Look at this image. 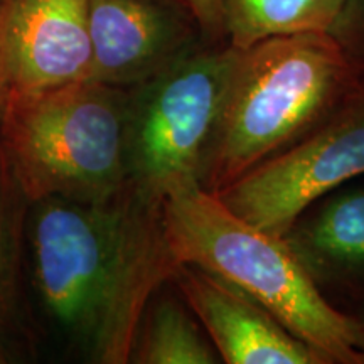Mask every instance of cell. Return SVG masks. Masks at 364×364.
<instances>
[{
  "instance_id": "cell-1",
  "label": "cell",
  "mask_w": 364,
  "mask_h": 364,
  "mask_svg": "<svg viewBox=\"0 0 364 364\" xmlns=\"http://www.w3.org/2000/svg\"><path fill=\"white\" fill-rule=\"evenodd\" d=\"M29 248L34 290L54 324L93 363H130L145 309L177 268L162 201L130 184L102 203L41 199Z\"/></svg>"
},
{
  "instance_id": "cell-2",
  "label": "cell",
  "mask_w": 364,
  "mask_h": 364,
  "mask_svg": "<svg viewBox=\"0 0 364 364\" xmlns=\"http://www.w3.org/2000/svg\"><path fill=\"white\" fill-rule=\"evenodd\" d=\"M162 220L177 265L233 285L326 363H364V327L327 302L284 236L245 221L201 184L167 194Z\"/></svg>"
},
{
  "instance_id": "cell-3",
  "label": "cell",
  "mask_w": 364,
  "mask_h": 364,
  "mask_svg": "<svg viewBox=\"0 0 364 364\" xmlns=\"http://www.w3.org/2000/svg\"><path fill=\"white\" fill-rule=\"evenodd\" d=\"M353 68L329 33L270 38L240 49L201 186L218 193L279 156L351 102Z\"/></svg>"
},
{
  "instance_id": "cell-4",
  "label": "cell",
  "mask_w": 364,
  "mask_h": 364,
  "mask_svg": "<svg viewBox=\"0 0 364 364\" xmlns=\"http://www.w3.org/2000/svg\"><path fill=\"white\" fill-rule=\"evenodd\" d=\"M127 88L78 81L2 100L0 169L31 204L112 199L129 184Z\"/></svg>"
},
{
  "instance_id": "cell-5",
  "label": "cell",
  "mask_w": 364,
  "mask_h": 364,
  "mask_svg": "<svg viewBox=\"0 0 364 364\" xmlns=\"http://www.w3.org/2000/svg\"><path fill=\"white\" fill-rule=\"evenodd\" d=\"M240 49H189L129 88V184L162 201L201 184L206 152L225 107Z\"/></svg>"
},
{
  "instance_id": "cell-6",
  "label": "cell",
  "mask_w": 364,
  "mask_h": 364,
  "mask_svg": "<svg viewBox=\"0 0 364 364\" xmlns=\"http://www.w3.org/2000/svg\"><path fill=\"white\" fill-rule=\"evenodd\" d=\"M363 174L364 100L348 103L216 196L245 221L285 236L314 201Z\"/></svg>"
},
{
  "instance_id": "cell-7",
  "label": "cell",
  "mask_w": 364,
  "mask_h": 364,
  "mask_svg": "<svg viewBox=\"0 0 364 364\" xmlns=\"http://www.w3.org/2000/svg\"><path fill=\"white\" fill-rule=\"evenodd\" d=\"M88 0H2V100L90 80Z\"/></svg>"
},
{
  "instance_id": "cell-8",
  "label": "cell",
  "mask_w": 364,
  "mask_h": 364,
  "mask_svg": "<svg viewBox=\"0 0 364 364\" xmlns=\"http://www.w3.org/2000/svg\"><path fill=\"white\" fill-rule=\"evenodd\" d=\"M191 21L176 0H88L90 80L127 90L150 80L193 48Z\"/></svg>"
},
{
  "instance_id": "cell-9",
  "label": "cell",
  "mask_w": 364,
  "mask_h": 364,
  "mask_svg": "<svg viewBox=\"0 0 364 364\" xmlns=\"http://www.w3.org/2000/svg\"><path fill=\"white\" fill-rule=\"evenodd\" d=\"M172 282L228 364H322L321 354L285 329L260 304L194 265H177Z\"/></svg>"
},
{
  "instance_id": "cell-10",
  "label": "cell",
  "mask_w": 364,
  "mask_h": 364,
  "mask_svg": "<svg viewBox=\"0 0 364 364\" xmlns=\"http://www.w3.org/2000/svg\"><path fill=\"white\" fill-rule=\"evenodd\" d=\"M284 238L312 275L364 268V189L327 201Z\"/></svg>"
},
{
  "instance_id": "cell-11",
  "label": "cell",
  "mask_w": 364,
  "mask_h": 364,
  "mask_svg": "<svg viewBox=\"0 0 364 364\" xmlns=\"http://www.w3.org/2000/svg\"><path fill=\"white\" fill-rule=\"evenodd\" d=\"M348 0H223L228 44L236 49L270 38L329 33Z\"/></svg>"
},
{
  "instance_id": "cell-12",
  "label": "cell",
  "mask_w": 364,
  "mask_h": 364,
  "mask_svg": "<svg viewBox=\"0 0 364 364\" xmlns=\"http://www.w3.org/2000/svg\"><path fill=\"white\" fill-rule=\"evenodd\" d=\"M130 361L140 364H215L220 354L193 312L172 297L154 295L136 332Z\"/></svg>"
},
{
  "instance_id": "cell-13",
  "label": "cell",
  "mask_w": 364,
  "mask_h": 364,
  "mask_svg": "<svg viewBox=\"0 0 364 364\" xmlns=\"http://www.w3.org/2000/svg\"><path fill=\"white\" fill-rule=\"evenodd\" d=\"M9 189L0 171V336L16 314L21 267V225Z\"/></svg>"
},
{
  "instance_id": "cell-14",
  "label": "cell",
  "mask_w": 364,
  "mask_h": 364,
  "mask_svg": "<svg viewBox=\"0 0 364 364\" xmlns=\"http://www.w3.org/2000/svg\"><path fill=\"white\" fill-rule=\"evenodd\" d=\"M176 2L188 11L199 31L209 39L220 41L226 38L223 0H176Z\"/></svg>"
},
{
  "instance_id": "cell-15",
  "label": "cell",
  "mask_w": 364,
  "mask_h": 364,
  "mask_svg": "<svg viewBox=\"0 0 364 364\" xmlns=\"http://www.w3.org/2000/svg\"><path fill=\"white\" fill-rule=\"evenodd\" d=\"M6 351H4V348H2V343H0V363H6Z\"/></svg>"
},
{
  "instance_id": "cell-16",
  "label": "cell",
  "mask_w": 364,
  "mask_h": 364,
  "mask_svg": "<svg viewBox=\"0 0 364 364\" xmlns=\"http://www.w3.org/2000/svg\"><path fill=\"white\" fill-rule=\"evenodd\" d=\"M0 6H2V0H0ZM0 107H2V93H0Z\"/></svg>"
}]
</instances>
